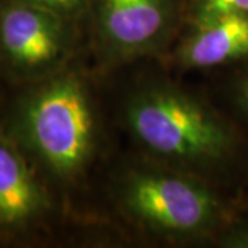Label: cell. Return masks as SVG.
I'll return each mask as SVG.
<instances>
[{"instance_id": "cell-1", "label": "cell", "mask_w": 248, "mask_h": 248, "mask_svg": "<svg viewBox=\"0 0 248 248\" xmlns=\"http://www.w3.org/2000/svg\"><path fill=\"white\" fill-rule=\"evenodd\" d=\"M127 117L138 141L166 160L205 166L232 149V134L221 119L175 90L156 89L138 95Z\"/></svg>"}, {"instance_id": "cell-2", "label": "cell", "mask_w": 248, "mask_h": 248, "mask_svg": "<svg viewBox=\"0 0 248 248\" xmlns=\"http://www.w3.org/2000/svg\"><path fill=\"white\" fill-rule=\"evenodd\" d=\"M21 127L29 148L58 175L79 174L93 155L94 113L86 87L73 75L37 90L24 108Z\"/></svg>"}, {"instance_id": "cell-3", "label": "cell", "mask_w": 248, "mask_h": 248, "mask_svg": "<svg viewBox=\"0 0 248 248\" xmlns=\"http://www.w3.org/2000/svg\"><path fill=\"white\" fill-rule=\"evenodd\" d=\"M127 211L155 231L174 236L210 232L221 217L215 196L195 179L169 171H138L123 192Z\"/></svg>"}, {"instance_id": "cell-4", "label": "cell", "mask_w": 248, "mask_h": 248, "mask_svg": "<svg viewBox=\"0 0 248 248\" xmlns=\"http://www.w3.org/2000/svg\"><path fill=\"white\" fill-rule=\"evenodd\" d=\"M0 46L14 65L36 71L63 51L62 16L24 0L0 9Z\"/></svg>"}, {"instance_id": "cell-5", "label": "cell", "mask_w": 248, "mask_h": 248, "mask_svg": "<svg viewBox=\"0 0 248 248\" xmlns=\"http://www.w3.org/2000/svg\"><path fill=\"white\" fill-rule=\"evenodd\" d=\"M167 19L164 0H101L102 33L122 53H137L155 45Z\"/></svg>"}, {"instance_id": "cell-6", "label": "cell", "mask_w": 248, "mask_h": 248, "mask_svg": "<svg viewBox=\"0 0 248 248\" xmlns=\"http://www.w3.org/2000/svg\"><path fill=\"white\" fill-rule=\"evenodd\" d=\"M47 207L45 190L18 149L0 138V229L27 225Z\"/></svg>"}, {"instance_id": "cell-7", "label": "cell", "mask_w": 248, "mask_h": 248, "mask_svg": "<svg viewBox=\"0 0 248 248\" xmlns=\"http://www.w3.org/2000/svg\"><path fill=\"white\" fill-rule=\"evenodd\" d=\"M179 57L190 68H213L248 58V13L197 25L195 35L182 46Z\"/></svg>"}, {"instance_id": "cell-8", "label": "cell", "mask_w": 248, "mask_h": 248, "mask_svg": "<svg viewBox=\"0 0 248 248\" xmlns=\"http://www.w3.org/2000/svg\"><path fill=\"white\" fill-rule=\"evenodd\" d=\"M248 13V0H197L196 24L202 25L218 18Z\"/></svg>"}, {"instance_id": "cell-9", "label": "cell", "mask_w": 248, "mask_h": 248, "mask_svg": "<svg viewBox=\"0 0 248 248\" xmlns=\"http://www.w3.org/2000/svg\"><path fill=\"white\" fill-rule=\"evenodd\" d=\"M24 1L32 3V4H37L40 7L55 11L57 14H60V16L63 17L66 14H71V13L78 11L81 7L84 0H24Z\"/></svg>"}, {"instance_id": "cell-10", "label": "cell", "mask_w": 248, "mask_h": 248, "mask_svg": "<svg viewBox=\"0 0 248 248\" xmlns=\"http://www.w3.org/2000/svg\"><path fill=\"white\" fill-rule=\"evenodd\" d=\"M226 241L232 247H248V228L232 232Z\"/></svg>"}, {"instance_id": "cell-11", "label": "cell", "mask_w": 248, "mask_h": 248, "mask_svg": "<svg viewBox=\"0 0 248 248\" xmlns=\"http://www.w3.org/2000/svg\"><path fill=\"white\" fill-rule=\"evenodd\" d=\"M240 104L243 105L244 110L248 113V76L247 79H244V81L240 86V94H239Z\"/></svg>"}]
</instances>
